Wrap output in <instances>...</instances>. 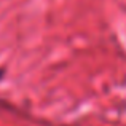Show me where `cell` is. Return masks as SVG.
<instances>
[{
  "label": "cell",
  "mask_w": 126,
  "mask_h": 126,
  "mask_svg": "<svg viewBox=\"0 0 126 126\" xmlns=\"http://www.w3.org/2000/svg\"><path fill=\"white\" fill-rule=\"evenodd\" d=\"M2 77H3V72H2V69H0V80H2Z\"/></svg>",
  "instance_id": "1"
}]
</instances>
